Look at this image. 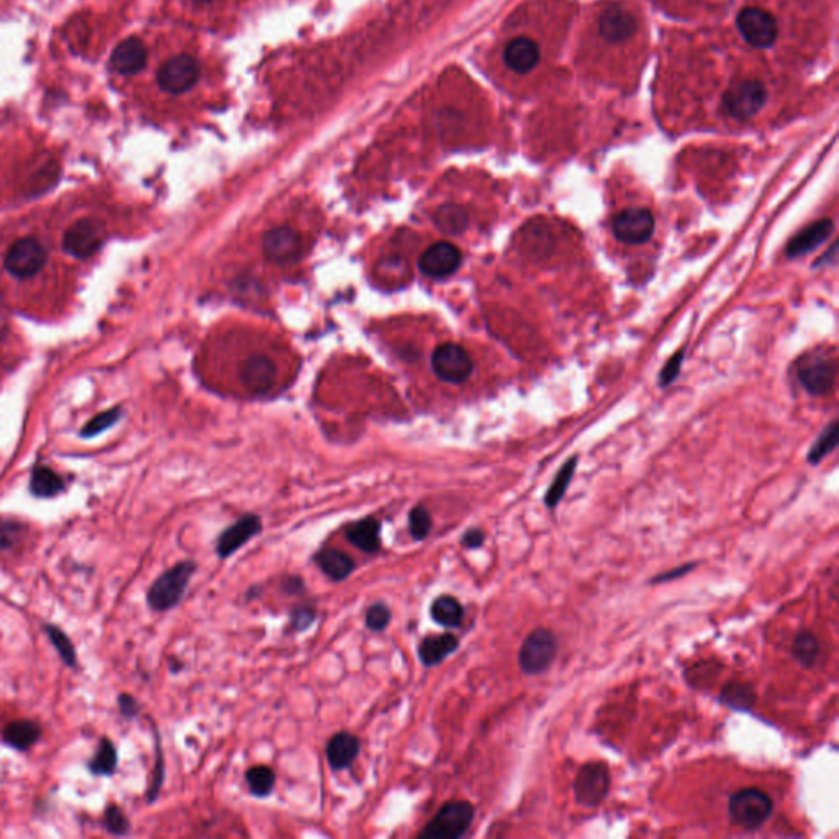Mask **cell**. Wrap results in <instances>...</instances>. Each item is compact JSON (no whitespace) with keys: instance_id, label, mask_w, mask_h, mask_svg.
<instances>
[{"instance_id":"obj_1","label":"cell","mask_w":839,"mask_h":839,"mask_svg":"<svg viewBox=\"0 0 839 839\" xmlns=\"http://www.w3.org/2000/svg\"><path fill=\"white\" fill-rule=\"evenodd\" d=\"M645 41L640 12L626 2H607L592 14L583 38V63L608 76H615L616 68L624 74L628 66L638 65Z\"/></svg>"},{"instance_id":"obj_2","label":"cell","mask_w":839,"mask_h":839,"mask_svg":"<svg viewBox=\"0 0 839 839\" xmlns=\"http://www.w3.org/2000/svg\"><path fill=\"white\" fill-rule=\"evenodd\" d=\"M551 32L543 26H521L509 37L500 49V63L515 80H535L544 66L551 63Z\"/></svg>"},{"instance_id":"obj_3","label":"cell","mask_w":839,"mask_h":839,"mask_svg":"<svg viewBox=\"0 0 839 839\" xmlns=\"http://www.w3.org/2000/svg\"><path fill=\"white\" fill-rule=\"evenodd\" d=\"M774 102L772 82L762 74L748 72L729 79L719 94L718 112L736 125H748L768 112Z\"/></svg>"},{"instance_id":"obj_4","label":"cell","mask_w":839,"mask_h":839,"mask_svg":"<svg viewBox=\"0 0 839 839\" xmlns=\"http://www.w3.org/2000/svg\"><path fill=\"white\" fill-rule=\"evenodd\" d=\"M774 812L771 795L756 787L735 792L728 802V815L736 828L744 832L760 830Z\"/></svg>"},{"instance_id":"obj_5","label":"cell","mask_w":839,"mask_h":839,"mask_svg":"<svg viewBox=\"0 0 839 839\" xmlns=\"http://www.w3.org/2000/svg\"><path fill=\"white\" fill-rule=\"evenodd\" d=\"M195 571L197 564L194 561H181L176 566L168 569L150 587L146 595L148 605L154 612H166L177 607L184 597Z\"/></svg>"},{"instance_id":"obj_6","label":"cell","mask_w":839,"mask_h":839,"mask_svg":"<svg viewBox=\"0 0 839 839\" xmlns=\"http://www.w3.org/2000/svg\"><path fill=\"white\" fill-rule=\"evenodd\" d=\"M476 816V808L466 800L448 802L438 810L432 822L425 826L420 838L457 839L471 828Z\"/></svg>"},{"instance_id":"obj_7","label":"cell","mask_w":839,"mask_h":839,"mask_svg":"<svg viewBox=\"0 0 839 839\" xmlns=\"http://www.w3.org/2000/svg\"><path fill=\"white\" fill-rule=\"evenodd\" d=\"M560 651L558 638L548 628H536L521 643L519 666L527 676H540L548 671Z\"/></svg>"},{"instance_id":"obj_8","label":"cell","mask_w":839,"mask_h":839,"mask_svg":"<svg viewBox=\"0 0 839 839\" xmlns=\"http://www.w3.org/2000/svg\"><path fill=\"white\" fill-rule=\"evenodd\" d=\"M612 774L605 762H587L574 779V797L585 808H597L607 799Z\"/></svg>"},{"instance_id":"obj_9","label":"cell","mask_w":839,"mask_h":839,"mask_svg":"<svg viewBox=\"0 0 839 839\" xmlns=\"http://www.w3.org/2000/svg\"><path fill=\"white\" fill-rule=\"evenodd\" d=\"M797 377L803 389L812 395H824L836 381V361L823 351L805 354L797 364Z\"/></svg>"},{"instance_id":"obj_10","label":"cell","mask_w":839,"mask_h":839,"mask_svg":"<svg viewBox=\"0 0 839 839\" xmlns=\"http://www.w3.org/2000/svg\"><path fill=\"white\" fill-rule=\"evenodd\" d=\"M433 372L446 384H463L474 371L469 352L459 344L443 343L433 351Z\"/></svg>"},{"instance_id":"obj_11","label":"cell","mask_w":839,"mask_h":839,"mask_svg":"<svg viewBox=\"0 0 839 839\" xmlns=\"http://www.w3.org/2000/svg\"><path fill=\"white\" fill-rule=\"evenodd\" d=\"M105 226L97 218H80L68 228L63 236V248L71 257L79 259L96 255L100 246L104 245Z\"/></svg>"},{"instance_id":"obj_12","label":"cell","mask_w":839,"mask_h":839,"mask_svg":"<svg viewBox=\"0 0 839 839\" xmlns=\"http://www.w3.org/2000/svg\"><path fill=\"white\" fill-rule=\"evenodd\" d=\"M48 255L47 249L37 238H20L16 240L5 257V267L10 274L20 279H28L43 269Z\"/></svg>"},{"instance_id":"obj_13","label":"cell","mask_w":839,"mask_h":839,"mask_svg":"<svg viewBox=\"0 0 839 839\" xmlns=\"http://www.w3.org/2000/svg\"><path fill=\"white\" fill-rule=\"evenodd\" d=\"M612 230L616 240L626 245H641L655 233V216L647 208H624L614 218Z\"/></svg>"},{"instance_id":"obj_14","label":"cell","mask_w":839,"mask_h":839,"mask_svg":"<svg viewBox=\"0 0 839 839\" xmlns=\"http://www.w3.org/2000/svg\"><path fill=\"white\" fill-rule=\"evenodd\" d=\"M200 63L189 55L171 58L158 71V84L164 92L183 94L199 80Z\"/></svg>"},{"instance_id":"obj_15","label":"cell","mask_w":839,"mask_h":839,"mask_svg":"<svg viewBox=\"0 0 839 839\" xmlns=\"http://www.w3.org/2000/svg\"><path fill=\"white\" fill-rule=\"evenodd\" d=\"M263 531V519L257 513H246L240 519H236L232 527L226 528L222 535L218 536L215 551L218 558L226 560L240 550L241 546L249 543Z\"/></svg>"},{"instance_id":"obj_16","label":"cell","mask_w":839,"mask_h":839,"mask_svg":"<svg viewBox=\"0 0 839 839\" xmlns=\"http://www.w3.org/2000/svg\"><path fill=\"white\" fill-rule=\"evenodd\" d=\"M461 263H463L461 251L456 248L455 245L441 241V243H435L425 251L418 261V266L425 276L432 279H443V278L455 274L459 269Z\"/></svg>"},{"instance_id":"obj_17","label":"cell","mask_w":839,"mask_h":839,"mask_svg":"<svg viewBox=\"0 0 839 839\" xmlns=\"http://www.w3.org/2000/svg\"><path fill=\"white\" fill-rule=\"evenodd\" d=\"M263 249L264 255L267 259H271L272 263L290 264L302 255L304 241L296 230L288 226H279L264 235Z\"/></svg>"},{"instance_id":"obj_18","label":"cell","mask_w":839,"mask_h":839,"mask_svg":"<svg viewBox=\"0 0 839 839\" xmlns=\"http://www.w3.org/2000/svg\"><path fill=\"white\" fill-rule=\"evenodd\" d=\"M240 376L246 391L257 395H264L274 387L279 372L271 358L264 354H253L243 361Z\"/></svg>"},{"instance_id":"obj_19","label":"cell","mask_w":839,"mask_h":839,"mask_svg":"<svg viewBox=\"0 0 839 839\" xmlns=\"http://www.w3.org/2000/svg\"><path fill=\"white\" fill-rule=\"evenodd\" d=\"M833 232H834V224L830 218H823L815 224L808 225L803 232H800L792 238L789 246L785 249V255L791 259L805 257L830 240Z\"/></svg>"},{"instance_id":"obj_20","label":"cell","mask_w":839,"mask_h":839,"mask_svg":"<svg viewBox=\"0 0 839 839\" xmlns=\"http://www.w3.org/2000/svg\"><path fill=\"white\" fill-rule=\"evenodd\" d=\"M148 63V49L144 43L138 38H127L121 41L117 48L113 49L110 57V65L113 71L123 76H133L143 71Z\"/></svg>"},{"instance_id":"obj_21","label":"cell","mask_w":839,"mask_h":839,"mask_svg":"<svg viewBox=\"0 0 839 839\" xmlns=\"http://www.w3.org/2000/svg\"><path fill=\"white\" fill-rule=\"evenodd\" d=\"M360 739L348 731H340L328 741V762L333 771H344L351 768L352 762L360 756Z\"/></svg>"},{"instance_id":"obj_22","label":"cell","mask_w":839,"mask_h":839,"mask_svg":"<svg viewBox=\"0 0 839 839\" xmlns=\"http://www.w3.org/2000/svg\"><path fill=\"white\" fill-rule=\"evenodd\" d=\"M381 521L374 517L358 519L346 528V540L362 552L374 554L381 550Z\"/></svg>"},{"instance_id":"obj_23","label":"cell","mask_w":839,"mask_h":839,"mask_svg":"<svg viewBox=\"0 0 839 839\" xmlns=\"http://www.w3.org/2000/svg\"><path fill=\"white\" fill-rule=\"evenodd\" d=\"M459 647V640L453 633L426 636L418 645V657L425 667H435L443 663L448 655H453Z\"/></svg>"},{"instance_id":"obj_24","label":"cell","mask_w":839,"mask_h":839,"mask_svg":"<svg viewBox=\"0 0 839 839\" xmlns=\"http://www.w3.org/2000/svg\"><path fill=\"white\" fill-rule=\"evenodd\" d=\"M315 562L321 572L335 582H343L356 571V562L351 556L335 548H327L317 552Z\"/></svg>"},{"instance_id":"obj_25","label":"cell","mask_w":839,"mask_h":839,"mask_svg":"<svg viewBox=\"0 0 839 839\" xmlns=\"http://www.w3.org/2000/svg\"><path fill=\"white\" fill-rule=\"evenodd\" d=\"M719 702L736 711H751L758 702V692L750 682L728 680L719 692Z\"/></svg>"},{"instance_id":"obj_26","label":"cell","mask_w":839,"mask_h":839,"mask_svg":"<svg viewBox=\"0 0 839 839\" xmlns=\"http://www.w3.org/2000/svg\"><path fill=\"white\" fill-rule=\"evenodd\" d=\"M40 735L41 728L38 723L30 721V719H16V721L8 723L2 738L8 746L16 748L18 751H25L40 739Z\"/></svg>"},{"instance_id":"obj_27","label":"cell","mask_w":839,"mask_h":839,"mask_svg":"<svg viewBox=\"0 0 839 839\" xmlns=\"http://www.w3.org/2000/svg\"><path fill=\"white\" fill-rule=\"evenodd\" d=\"M430 614L436 624L445 628H457L464 620V607L453 595H440L433 600Z\"/></svg>"},{"instance_id":"obj_28","label":"cell","mask_w":839,"mask_h":839,"mask_svg":"<svg viewBox=\"0 0 839 839\" xmlns=\"http://www.w3.org/2000/svg\"><path fill=\"white\" fill-rule=\"evenodd\" d=\"M822 653V645L810 630H800L792 643V655L803 669H812Z\"/></svg>"},{"instance_id":"obj_29","label":"cell","mask_w":839,"mask_h":839,"mask_svg":"<svg viewBox=\"0 0 839 839\" xmlns=\"http://www.w3.org/2000/svg\"><path fill=\"white\" fill-rule=\"evenodd\" d=\"M576 466L577 457H571L568 463L564 464V466L561 467L560 472L556 474V477L552 480L551 486H550L548 492H546V496H544V505H546L550 510H554V509L561 504V500L564 498V496H566L569 486H571V480L574 477Z\"/></svg>"},{"instance_id":"obj_30","label":"cell","mask_w":839,"mask_h":839,"mask_svg":"<svg viewBox=\"0 0 839 839\" xmlns=\"http://www.w3.org/2000/svg\"><path fill=\"white\" fill-rule=\"evenodd\" d=\"M65 488V480L58 476L57 472L51 471L48 467H37L32 474L30 480V490L33 496L41 497V498H49L55 497Z\"/></svg>"},{"instance_id":"obj_31","label":"cell","mask_w":839,"mask_h":839,"mask_svg":"<svg viewBox=\"0 0 839 839\" xmlns=\"http://www.w3.org/2000/svg\"><path fill=\"white\" fill-rule=\"evenodd\" d=\"M467 214L463 207L459 205H443L435 216V224L440 228L441 232L448 235H459L466 230L467 226Z\"/></svg>"},{"instance_id":"obj_32","label":"cell","mask_w":839,"mask_h":839,"mask_svg":"<svg viewBox=\"0 0 839 839\" xmlns=\"http://www.w3.org/2000/svg\"><path fill=\"white\" fill-rule=\"evenodd\" d=\"M246 783H248L249 792L259 797L266 799L271 795L276 785V774L271 768L267 766H255V768L246 771Z\"/></svg>"},{"instance_id":"obj_33","label":"cell","mask_w":839,"mask_h":839,"mask_svg":"<svg viewBox=\"0 0 839 839\" xmlns=\"http://www.w3.org/2000/svg\"><path fill=\"white\" fill-rule=\"evenodd\" d=\"M836 446H838V424L833 422L832 425H828V426L824 428V432L818 436L815 445L808 451V463H822V459H823L824 456L830 455L832 451H834Z\"/></svg>"},{"instance_id":"obj_34","label":"cell","mask_w":839,"mask_h":839,"mask_svg":"<svg viewBox=\"0 0 839 839\" xmlns=\"http://www.w3.org/2000/svg\"><path fill=\"white\" fill-rule=\"evenodd\" d=\"M117 750L110 739H102L94 760L90 762V771L97 775L112 774L117 769Z\"/></svg>"},{"instance_id":"obj_35","label":"cell","mask_w":839,"mask_h":839,"mask_svg":"<svg viewBox=\"0 0 839 839\" xmlns=\"http://www.w3.org/2000/svg\"><path fill=\"white\" fill-rule=\"evenodd\" d=\"M26 527L18 519L0 517V551L12 550L24 541Z\"/></svg>"},{"instance_id":"obj_36","label":"cell","mask_w":839,"mask_h":839,"mask_svg":"<svg viewBox=\"0 0 839 839\" xmlns=\"http://www.w3.org/2000/svg\"><path fill=\"white\" fill-rule=\"evenodd\" d=\"M433 519L424 505H416L408 513V530L415 541H424L432 533Z\"/></svg>"},{"instance_id":"obj_37","label":"cell","mask_w":839,"mask_h":839,"mask_svg":"<svg viewBox=\"0 0 839 839\" xmlns=\"http://www.w3.org/2000/svg\"><path fill=\"white\" fill-rule=\"evenodd\" d=\"M121 416V407H113L110 408V410H105L102 414L94 416L90 422H88V425L84 426V430L80 433L82 438H92V436H97V435H100V433L105 432V430H109L110 426H113V425L119 422Z\"/></svg>"},{"instance_id":"obj_38","label":"cell","mask_w":839,"mask_h":839,"mask_svg":"<svg viewBox=\"0 0 839 839\" xmlns=\"http://www.w3.org/2000/svg\"><path fill=\"white\" fill-rule=\"evenodd\" d=\"M47 633H48L49 640L53 643V646L57 647L58 653L61 655V659L68 666L74 667L76 666V649L72 646L71 640L58 626H53V624L47 626Z\"/></svg>"},{"instance_id":"obj_39","label":"cell","mask_w":839,"mask_h":839,"mask_svg":"<svg viewBox=\"0 0 839 839\" xmlns=\"http://www.w3.org/2000/svg\"><path fill=\"white\" fill-rule=\"evenodd\" d=\"M392 620L391 607L384 602H376L366 612V626L371 632H384Z\"/></svg>"},{"instance_id":"obj_40","label":"cell","mask_w":839,"mask_h":839,"mask_svg":"<svg viewBox=\"0 0 839 839\" xmlns=\"http://www.w3.org/2000/svg\"><path fill=\"white\" fill-rule=\"evenodd\" d=\"M104 824L112 834H125L130 830L129 818L123 815L121 808L113 805L105 810Z\"/></svg>"},{"instance_id":"obj_41","label":"cell","mask_w":839,"mask_h":839,"mask_svg":"<svg viewBox=\"0 0 839 839\" xmlns=\"http://www.w3.org/2000/svg\"><path fill=\"white\" fill-rule=\"evenodd\" d=\"M315 618H317V614H315V610L312 607H309V605L297 607L290 614V628L297 630V632H304V630L312 626Z\"/></svg>"},{"instance_id":"obj_42","label":"cell","mask_w":839,"mask_h":839,"mask_svg":"<svg viewBox=\"0 0 839 839\" xmlns=\"http://www.w3.org/2000/svg\"><path fill=\"white\" fill-rule=\"evenodd\" d=\"M684 354H686V351L680 350V351L676 352L671 360L667 361V364L664 366L663 372H661V379H659V384L663 385V387L671 384L672 381L679 376L680 368H682V361H684Z\"/></svg>"},{"instance_id":"obj_43","label":"cell","mask_w":839,"mask_h":839,"mask_svg":"<svg viewBox=\"0 0 839 839\" xmlns=\"http://www.w3.org/2000/svg\"><path fill=\"white\" fill-rule=\"evenodd\" d=\"M696 562H687V564H682L679 568L672 569V571H667V572H663L659 576H655L651 579V583H664V582H672L676 579H680V577L687 576L688 572H692L696 569Z\"/></svg>"},{"instance_id":"obj_44","label":"cell","mask_w":839,"mask_h":839,"mask_svg":"<svg viewBox=\"0 0 839 839\" xmlns=\"http://www.w3.org/2000/svg\"><path fill=\"white\" fill-rule=\"evenodd\" d=\"M486 543V533L480 528H471L464 533L461 544L466 550H479Z\"/></svg>"},{"instance_id":"obj_45","label":"cell","mask_w":839,"mask_h":839,"mask_svg":"<svg viewBox=\"0 0 839 839\" xmlns=\"http://www.w3.org/2000/svg\"><path fill=\"white\" fill-rule=\"evenodd\" d=\"M282 591L288 593V595H299V593H302L305 591L304 581L299 576H288L282 582Z\"/></svg>"},{"instance_id":"obj_46","label":"cell","mask_w":839,"mask_h":839,"mask_svg":"<svg viewBox=\"0 0 839 839\" xmlns=\"http://www.w3.org/2000/svg\"><path fill=\"white\" fill-rule=\"evenodd\" d=\"M119 705H121V710L125 717H135L136 713L140 711V707L136 704L135 698L130 696H121L119 698Z\"/></svg>"},{"instance_id":"obj_47","label":"cell","mask_w":839,"mask_h":839,"mask_svg":"<svg viewBox=\"0 0 839 839\" xmlns=\"http://www.w3.org/2000/svg\"><path fill=\"white\" fill-rule=\"evenodd\" d=\"M657 2L661 5H666V7H669V5L671 7H679L680 4H682V0H657Z\"/></svg>"},{"instance_id":"obj_48","label":"cell","mask_w":839,"mask_h":839,"mask_svg":"<svg viewBox=\"0 0 839 839\" xmlns=\"http://www.w3.org/2000/svg\"><path fill=\"white\" fill-rule=\"evenodd\" d=\"M195 2H208V0H195Z\"/></svg>"}]
</instances>
